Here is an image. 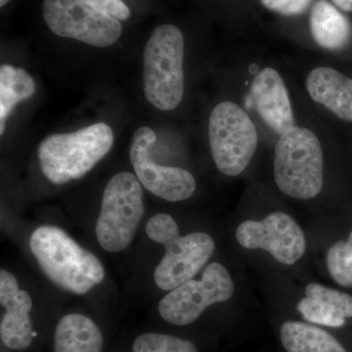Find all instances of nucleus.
Masks as SVG:
<instances>
[{
  "label": "nucleus",
  "instance_id": "nucleus-16",
  "mask_svg": "<svg viewBox=\"0 0 352 352\" xmlns=\"http://www.w3.org/2000/svg\"><path fill=\"white\" fill-rule=\"evenodd\" d=\"M310 31L316 43L329 50H342L351 34L349 20L327 0H319L312 7Z\"/></svg>",
  "mask_w": 352,
  "mask_h": 352
},
{
  "label": "nucleus",
  "instance_id": "nucleus-1",
  "mask_svg": "<svg viewBox=\"0 0 352 352\" xmlns=\"http://www.w3.org/2000/svg\"><path fill=\"white\" fill-rule=\"evenodd\" d=\"M30 248L46 277L64 291L85 295L105 277L99 258L59 227H38L32 234Z\"/></svg>",
  "mask_w": 352,
  "mask_h": 352
},
{
  "label": "nucleus",
  "instance_id": "nucleus-17",
  "mask_svg": "<svg viewBox=\"0 0 352 352\" xmlns=\"http://www.w3.org/2000/svg\"><path fill=\"white\" fill-rule=\"evenodd\" d=\"M280 340L287 352H346L327 331L305 322H285L280 328Z\"/></svg>",
  "mask_w": 352,
  "mask_h": 352
},
{
  "label": "nucleus",
  "instance_id": "nucleus-24",
  "mask_svg": "<svg viewBox=\"0 0 352 352\" xmlns=\"http://www.w3.org/2000/svg\"><path fill=\"white\" fill-rule=\"evenodd\" d=\"M92 3L119 21H126L131 17V9L122 0H90Z\"/></svg>",
  "mask_w": 352,
  "mask_h": 352
},
{
  "label": "nucleus",
  "instance_id": "nucleus-6",
  "mask_svg": "<svg viewBox=\"0 0 352 352\" xmlns=\"http://www.w3.org/2000/svg\"><path fill=\"white\" fill-rule=\"evenodd\" d=\"M144 214L143 190L138 176L124 171L104 190L95 233L102 249L119 252L131 244Z\"/></svg>",
  "mask_w": 352,
  "mask_h": 352
},
{
  "label": "nucleus",
  "instance_id": "nucleus-13",
  "mask_svg": "<svg viewBox=\"0 0 352 352\" xmlns=\"http://www.w3.org/2000/svg\"><path fill=\"white\" fill-rule=\"evenodd\" d=\"M251 95L261 119L276 133L282 135L295 127L288 90L276 69H261L252 82Z\"/></svg>",
  "mask_w": 352,
  "mask_h": 352
},
{
  "label": "nucleus",
  "instance_id": "nucleus-15",
  "mask_svg": "<svg viewBox=\"0 0 352 352\" xmlns=\"http://www.w3.org/2000/svg\"><path fill=\"white\" fill-rule=\"evenodd\" d=\"M103 336L91 319L82 314L66 315L58 322L55 352H101Z\"/></svg>",
  "mask_w": 352,
  "mask_h": 352
},
{
  "label": "nucleus",
  "instance_id": "nucleus-5",
  "mask_svg": "<svg viewBox=\"0 0 352 352\" xmlns=\"http://www.w3.org/2000/svg\"><path fill=\"white\" fill-rule=\"evenodd\" d=\"M323 152L309 129L295 126L280 136L275 148L274 175L287 196L309 200L323 187Z\"/></svg>",
  "mask_w": 352,
  "mask_h": 352
},
{
  "label": "nucleus",
  "instance_id": "nucleus-20",
  "mask_svg": "<svg viewBox=\"0 0 352 352\" xmlns=\"http://www.w3.org/2000/svg\"><path fill=\"white\" fill-rule=\"evenodd\" d=\"M132 352H198L193 342L175 336L147 333L134 340Z\"/></svg>",
  "mask_w": 352,
  "mask_h": 352
},
{
  "label": "nucleus",
  "instance_id": "nucleus-18",
  "mask_svg": "<svg viewBox=\"0 0 352 352\" xmlns=\"http://www.w3.org/2000/svg\"><path fill=\"white\" fill-rule=\"evenodd\" d=\"M36 82L25 69L10 65L0 68V135L6 131V120L19 102L31 98Z\"/></svg>",
  "mask_w": 352,
  "mask_h": 352
},
{
  "label": "nucleus",
  "instance_id": "nucleus-8",
  "mask_svg": "<svg viewBox=\"0 0 352 352\" xmlns=\"http://www.w3.org/2000/svg\"><path fill=\"white\" fill-rule=\"evenodd\" d=\"M43 15L53 34L89 45L108 47L122 36L120 21L90 0H43Z\"/></svg>",
  "mask_w": 352,
  "mask_h": 352
},
{
  "label": "nucleus",
  "instance_id": "nucleus-19",
  "mask_svg": "<svg viewBox=\"0 0 352 352\" xmlns=\"http://www.w3.org/2000/svg\"><path fill=\"white\" fill-rule=\"evenodd\" d=\"M327 267L331 277L342 287H352V231L346 242L339 241L329 250Z\"/></svg>",
  "mask_w": 352,
  "mask_h": 352
},
{
  "label": "nucleus",
  "instance_id": "nucleus-3",
  "mask_svg": "<svg viewBox=\"0 0 352 352\" xmlns=\"http://www.w3.org/2000/svg\"><path fill=\"white\" fill-rule=\"evenodd\" d=\"M146 233L166 249L154 272L155 283L163 291H171L191 280L214 252V241L208 234L180 236L175 220L166 214H157L148 220Z\"/></svg>",
  "mask_w": 352,
  "mask_h": 352
},
{
  "label": "nucleus",
  "instance_id": "nucleus-21",
  "mask_svg": "<svg viewBox=\"0 0 352 352\" xmlns=\"http://www.w3.org/2000/svg\"><path fill=\"white\" fill-rule=\"evenodd\" d=\"M305 295L307 298L325 303L340 318H352V296L344 292L312 283L305 288Z\"/></svg>",
  "mask_w": 352,
  "mask_h": 352
},
{
  "label": "nucleus",
  "instance_id": "nucleus-11",
  "mask_svg": "<svg viewBox=\"0 0 352 352\" xmlns=\"http://www.w3.org/2000/svg\"><path fill=\"white\" fill-rule=\"evenodd\" d=\"M236 238L242 247L264 250L277 261L295 264L307 249L305 234L293 217L285 212H273L265 219L245 220L236 231Z\"/></svg>",
  "mask_w": 352,
  "mask_h": 352
},
{
  "label": "nucleus",
  "instance_id": "nucleus-22",
  "mask_svg": "<svg viewBox=\"0 0 352 352\" xmlns=\"http://www.w3.org/2000/svg\"><path fill=\"white\" fill-rule=\"evenodd\" d=\"M296 308L303 318L309 323L332 328L342 327L346 324V319L340 318L325 303L314 298L307 296L302 298L296 305Z\"/></svg>",
  "mask_w": 352,
  "mask_h": 352
},
{
  "label": "nucleus",
  "instance_id": "nucleus-9",
  "mask_svg": "<svg viewBox=\"0 0 352 352\" xmlns=\"http://www.w3.org/2000/svg\"><path fill=\"white\" fill-rule=\"evenodd\" d=\"M235 292L232 278L226 266L208 264L201 280H189L171 289L159 303L162 318L176 326L195 322L206 308L214 303L226 302Z\"/></svg>",
  "mask_w": 352,
  "mask_h": 352
},
{
  "label": "nucleus",
  "instance_id": "nucleus-26",
  "mask_svg": "<svg viewBox=\"0 0 352 352\" xmlns=\"http://www.w3.org/2000/svg\"><path fill=\"white\" fill-rule=\"evenodd\" d=\"M10 0H0V7L6 6Z\"/></svg>",
  "mask_w": 352,
  "mask_h": 352
},
{
  "label": "nucleus",
  "instance_id": "nucleus-7",
  "mask_svg": "<svg viewBox=\"0 0 352 352\" xmlns=\"http://www.w3.org/2000/svg\"><path fill=\"white\" fill-rule=\"evenodd\" d=\"M208 139L215 166L228 176L242 173L258 147V132L251 118L229 101L221 102L212 110Z\"/></svg>",
  "mask_w": 352,
  "mask_h": 352
},
{
  "label": "nucleus",
  "instance_id": "nucleus-12",
  "mask_svg": "<svg viewBox=\"0 0 352 352\" xmlns=\"http://www.w3.org/2000/svg\"><path fill=\"white\" fill-rule=\"evenodd\" d=\"M0 305L6 309L0 323L2 344L13 351H24L36 337L30 312L31 296L20 289L17 279L8 271H0Z\"/></svg>",
  "mask_w": 352,
  "mask_h": 352
},
{
  "label": "nucleus",
  "instance_id": "nucleus-10",
  "mask_svg": "<svg viewBox=\"0 0 352 352\" xmlns=\"http://www.w3.org/2000/svg\"><path fill=\"white\" fill-rule=\"evenodd\" d=\"M156 139V133L148 126L140 127L132 136L129 157L139 182L164 200H187L195 192V178L183 168L157 166L152 157Z\"/></svg>",
  "mask_w": 352,
  "mask_h": 352
},
{
  "label": "nucleus",
  "instance_id": "nucleus-14",
  "mask_svg": "<svg viewBox=\"0 0 352 352\" xmlns=\"http://www.w3.org/2000/svg\"><path fill=\"white\" fill-rule=\"evenodd\" d=\"M307 88L315 102L325 106L340 120L352 122V78L337 69L320 67L310 72Z\"/></svg>",
  "mask_w": 352,
  "mask_h": 352
},
{
  "label": "nucleus",
  "instance_id": "nucleus-4",
  "mask_svg": "<svg viewBox=\"0 0 352 352\" xmlns=\"http://www.w3.org/2000/svg\"><path fill=\"white\" fill-rule=\"evenodd\" d=\"M184 38L173 25L155 29L144 50V94L147 100L163 111L179 105L184 94Z\"/></svg>",
  "mask_w": 352,
  "mask_h": 352
},
{
  "label": "nucleus",
  "instance_id": "nucleus-23",
  "mask_svg": "<svg viewBox=\"0 0 352 352\" xmlns=\"http://www.w3.org/2000/svg\"><path fill=\"white\" fill-rule=\"evenodd\" d=\"M261 3L270 10L283 15H298L305 12L312 0H261Z\"/></svg>",
  "mask_w": 352,
  "mask_h": 352
},
{
  "label": "nucleus",
  "instance_id": "nucleus-25",
  "mask_svg": "<svg viewBox=\"0 0 352 352\" xmlns=\"http://www.w3.org/2000/svg\"><path fill=\"white\" fill-rule=\"evenodd\" d=\"M333 3L340 9H342L346 12H351L352 11V0H332Z\"/></svg>",
  "mask_w": 352,
  "mask_h": 352
},
{
  "label": "nucleus",
  "instance_id": "nucleus-2",
  "mask_svg": "<svg viewBox=\"0 0 352 352\" xmlns=\"http://www.w3.org/2000/svg\"><path fill=\"white\" fill-rule=\"evenodd\" d=\"M113 145L112 129L103 122L72 133L52 134L39 145L41 171L57 185L80 179L111 151Z\"/></svg>",
  "mask_w": 352,
  "mask_h": 352
}]
</instances>
